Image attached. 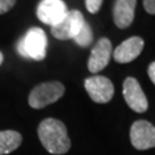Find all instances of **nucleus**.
Returning <instances> with one entry per match:
<instances>
[{
	"mask_svg": "<svg viewBox=\"0 0 155 155\" xmlns=\"http://www.w3.org/2000/svg\"><path fill=\"white\" fill-rule=\"evenodd\" d=\"M38 137L44 148L51 154H64L71 145L66 125L55 118H46L39 124Z\"/></svg>",
	"mask_w": 155,
	"mask_h": 155,
	"instance_id": "1",
	"label": "nucleus"
},
{
	"mask_svg": "<svg viewBox=\"0 0 155 155\" xmlns=\"http://www.w3.org/2000/svg\"><path fill=\"white\" fill-rule=\"evenodd\" d=\"M46 51H47L46 33L43 29L37 27L29 29L25 36L17 43L18 54L25 59L41 61L46 56Z\"/></svg>",
	"mask_w": 155,
	"mask_h": 155,
	"instance_id": "2",
	"label": "nucleus"
},
{
	"mask_svg": "<svg viewBox=\"0 0 155 155\" xmlns=\"http://www.w3.org/2000/svg\"><path fill=\"white\" fill-rule=\"evenodd\" d=\"M64 94V86L60 82H46L33 87L29 95V105L40 109L55 102Z\"/></svg>",
	"mask_w": 155,
	"mask_h": 155,
	"instance_id": "3",
	"label": "nucleus"
},
{
	"mask_svg": "<svg viewBox=\"0 0 155 155\" xmlns=\"http://www.w3.org/2000/svg\"><path fill=\"white\" fill-rule=\"evenodd\" d=\"M84 22L83 14L77 9L68 11L66 16L62 18L60 22L51 27V32L56 39L60 40H69L74 39L75 36L82 29Z\"/></svg>",
	"mask_w": 155,
	"mask_h": 155,
	"instance_id": "4",
	"label": "nucleus"
},
{
	"mask_svg": "<svg viewBox=\"0 0 155 155\" xmlns=\"http://www.w3.org/2000/svg\"><path fill=\"white\" fill-rule=\"evenodd\" d=\"M85 90L87 91L90 98L97 104L109 102L114 95V85L105 76H92L85 79Z\"/></svg>",
	"mask_w": 155,
	"mask_h": 155,
	"instance_id": "5",
	"label": "nucleus"
},
{
	"mask_svg": "<svg viewBox=\"0 0 155 155\" xmlns=\"http://www.w3.org/2000/svg\"><path fill=\"white\" fill-rule=\"evenodd\" d=\"M130 140L134 148L145 150L155 147V127L147 121L139 120L130 129Z\"/></svg>",
	"mask_w": 155,
	"mask_h": 155,
	"instance_id": "6",
	"label": "nucleus"
},
{
	"mask_svg": "<svg viewBox=\"0 0 155 155\" xmlns=\"http://www.w3.org/2000/svg\"><path fill=\"white\" fill-rule=\"evenodd\" d=\"M68 13L63 0H41L37 7V16L47 25H55Z\"/></svg>",
	"mask_w": 155,
	"mask_h": 155,
	"instance_id": "7",
	"label": "nucleus"
},
{
	"mask_svg": "<svg viewBox=\"0 0 155 155\" xmlns=\"http://www.w3.org/2000/svg\"><path fill=\"white\" fill-rule=\"evenodd\" d=\"M123 95L127 106L137 113H145L148 108V101L138 81L127 77L123 83Z\"/></svg>",
	"mask_w": 155,
	"mask_h": 155,
	"instance_id": "8",
	"label": "nucleus"
},
{
	"mask_svg": "<svg viewBox=\"0 0 155 155\" xmlns=\"http://www.w3.org/2000/svg\"><path fill=\"white\" fill-rule=\"evenodd\" d=\"M111 56V43L108 38H101L95 44L90 55L87 68L91 72L97 74L105 69Z\"/></svg>",
	"mask_w": 155,
	"mask_h": 155,
	"instance_id": "9",
	"label": "nucleus"
},
{
	"mask_svg": "<svg viewBox=\"0 0 155 155\" xmlns=\"http://www.w3.org/2000/svg\"><path fill=\"white\" fill-rule=\"evenodd\" d=\"M144 48V40L138 36L130 37L118 45L114 51V60L118 63H127L138 58Z\"/></svg>",
	"mask_w": 155,
	"mask_h": 155,
	"instance_id": "10",
	"label": "nucleus"
},
{
	"mask_svg": "<svg viewBox=\"0 0 155 155\" xmlns=\"http://www.w3.org/2000/svg\"><path fill=\"white\" fill-rule=\"evenodd\" d=\"M137 0H116L114 5V22L117 28L125 29L130 27L134 18V9Z\"/></svg>",
	"mask_w": 155,
	"mask_h": 155,
	"instance_id": "11",
	"label": "nucleus"
},
{
	"mask_svg": "<svg viewBox=\"0 0 155 155\" xmlns=\"http://www.w3.org/2000/svg\"><path fill=\"white\" fill-rule=\"evenodd\" d=\"M22 143V136L17 131H0V155H6L18 148Z\"/></svg>",
	"mask_w": 155,
	"mask_h": 155,
	"instance_id": "12",
	"label": "nucleus"
},
{
	"mask_svg": "<svg viewBox=\"0 0 155 155\" xmlns=\"http://www.w3.org/2000/svg\"><path fill=\"white\" fill-rule=\"evenodd\" d=\"M74 41L78 46H81V47H87V46L92 44V41H93V33H92V29H91L89 23L84 22L82 29L75 36Z\"/></svg>",
	"mask_w": 155,
	"mask_h": 155,
	"instance_id": "13",
	"label": "nucleus"
},
{
	"mask_svg": "<svg viewBox=\"0 0 155 155\" xmlns=\"http://www.w3.org/2000/svg\"><path fill=\"white\" fill-rule=\"evenodd\" d=\"M104 0H85V6H86V9L90 12V13H98L101 7V4H102Z\"/></svg>",
	"mask_w": 155,
	"mask_h": 155,
	"instance_id": "14",
	"label": "nucleus"
},
{
	"mask_svg": "<svg viewBox=\"0 0 155 155\" xmlns=\"http://www.w3.org/2000/svg\"><path fill=\"white\" fill-rule=\"evenodd\" d=\"M16 0H0V15L11 11Z\"/></svg>",
	"mask_w": 155,
	"mask_h": 155,
	"instance_id": "15",
	"label": "nucleus"
},
{
	"mask_svg": "<svg viewBox=\"0 0 155 155\" xmlns=\"http://www.w3.org/2000/svg\"><path fill=\"white\" fill-rule=\"evenodd\" d=\"M144 8L150 15H155V0H144Z\"/></svg>",
	"mask_w": 155,
	"mask_h": 155,
	"instance_id": "16",
	"label": "nucleus"
},
{
	"mask_svg": "<svg viewBox=\"0 0 155 155\" xmlns=\"http://www.w3.org/2000/svg\"><path fill=\"white\" fill-rule=\"evenodd\" d=\"M148 76H150V81L155 84V62H152L148 67Z\"/></svg>",
	"mask_w": 155,
	"mask_h": 155,
	"instance_id": "17",
	"label": "nucleus"
},
{
	"mask_svg": "<svg viewBox=\"0 0 155 155\" xmlns=\"http://www.w3.org/2000/svg\"><path fill=\"white\" fill-rule=\"evenodd\" d=\"M2 61H4V55H2V53L0 52V64L2 63Z\"/></svg>",
	"mask_w": 155,
	"mask_h": 155,
	"instance_id": "18",
	"label": "nucleus"
}]
</instances>
